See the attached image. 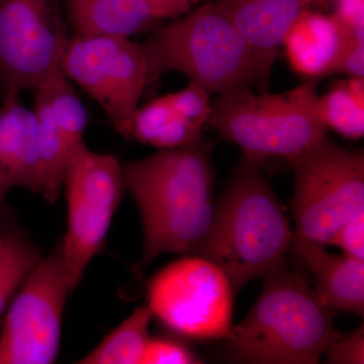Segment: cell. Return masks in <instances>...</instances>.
Returning <instances> with one entry per match:
<instances>
[{
  "label": "cell",
  "mask_w": 364,
  "mask_h": 364,
  "mask_svg": "<svg viewBox=\"0 0 364 364\" xmlns=\"http://www.w3.org/2000/svg\"><path fill=\"white\" fill-rule=\"evenodd\" d=\"M210 153L202 138L123 165L144 227L143 255L134 268L138 277L162 254H196L202 245L215 210Z\"/></svg>",
  "instance_id": "cell-1"
},
{
  "label": "cell",
  "mask_w": 364,
  "mask_h": 364,
  "mask_svg": "<svg viewBox=\"0 0 364 364\" xmlns=\"http://www.w3.org/2000/svg\"><path fill=\"white\" fill-rule=\"evenodd\" d=\"M293 231L262 163L244 157L228 184L195 255L221 268L234 294L286 263Z\"/></svg>",
  "instance_id": "cell-2"
},
{
  "label": "cell",
  "mask_w": 364,
  "mask_h": 364,
  "mask_svg": "<svg viewBox=\"0 0 364 364\" xmlns=\"http://www.w3.org/2000/svg\"><path fill=\"white\" fill-rule=\"evenodd\" d=\"M263 279L255 305L227 338L230 358L241 363H318L341 335L333 324L334 312L286 263Z\"/></svg>",
  "instance_id": "cell-3"
},
{
  "label": "cell",
  "mask_w": 364,
  "mask_h": 364,
  "mask_svg": "<svg viewBox=\"0 0 364 364\" xmlns=\"http://www.w3.org/2000/svg\"><path fill=\"white\" fill-rule=\"evenodd\" d=\"M318 100L313 81L275 95L238 88L220 93L208 124L225 141L240 147L244 157L291 165L327 135Z\"/></svg>",
  "instance_id": "cell-4"
},
{
  "label": "cell",
  "mask_w": 364,
  "mask_h": 364,
  "mask_svg": "<svg viewBox=\"0 0 364 364\" xmlns=\"http://www.w3.org/2000/svg\"><path fill=\"white\" fill-rule=\"evenodd\" d=\"M186 14L142 43L151 83L174 71L210 93L256 85L251 48L221 6L207 2Z\"/></svg>",
  "instance_id": "cell-5"
},
{
  "label": "cell",
  "mask_w": 364,
  "mask_h": 364,
  "mask_svg": "<svg viewBox=\"0 0 364 364\" xmlns=\"http://www.w3.org/2000/svg\"><path fill=\"white\" fill-rule=\"evenodd\" d=\"M291 166L296 222L291 247L301 257L331 245L337 232L364 212V156L342 149L326 135Z\"/></svg>",
  "instance_id": "cell-6"
},
{
  "label": "cell",
  "mask_w": 364,
  "mask_h": 364,
  "mask_svg": "<svg viewBox=\"0 0 364 364\" xmlns=\"http://www.w3.org/2000/svg\"><path fill=\"white\" fill-rule=\"evenodd\" d=\"M63 186L67 230L61 247L74 289L102 250L126 189L123 165L116 157L80 144L69 156Z\"/></svg>",
  "instance_id": "cell-7"
},
{
  "label": "cell",
  "mask_w": 364,
  "mask_h": 364,
  "mask_svg": "<svg viewBox=\"0 0 364 364\" xmlns=\"http://www.w3.org/2000/svg\"><path fill=\"white\" fill-rule=\"evenodd\" d=\"M234 296L221 268L198 255L174 261L147 284L153 316L171 331L196 340L230 336Z\"/></svg>",
  "instance_id": "cell-8"
},
{
  "label": "cell",
  "mask_w": 364,
  "mask_h": 364,
  "mask_svg": "<svg viewBox=\"0 0 364 364\" xmlns=\"http://www.w3.org/2000/svg\"><path fill=\"white\" fill-rule=\"evenodd\" d=\"M74 291L60 244L41 258L11 301L0 334V364L54 363Z\"/></svg>",
  "instance_id": "cell-9"
},
{
  "label": "cell",
  "mask_w": 364,
  "mask_h": 364,
  "mask_svg": "<svg viewBox=\"0 0 364 364\" xmlns=\"http://www.w3.org/2000/svg\"><path fill=\"white\" fill-rule=\"evenodd\" d=\"M60 70L92 97L121 133L151 85L142 43L116 36L70 37Z\"/></svg>",
  "instance_id": "cell-10"
},
{
  "label": "cell",
  "mask_w": 364,
  "mask_h": 364,
  "mask_svg": "<svg viewBox=\"0 0 364 364\" xmlns=\"http://www.w3.org/2000/svg\"><path fill=\"white\" fill-rule=\"evenodd\" d=\"M69 37L59 0H0V88L33 90L60 69Z\"/></svg>",
  "instance_id": "cell-11"
},
{
  "label": "cell",
  "mask_w": 364,
  "mask_h": 364,
  "mask_svg": "<svg viewBox=\"0 0 364 364\" xmlns=\"http://www.w3.org/2000/svg\"><path fill=\"white\" fill-rule=\"evenodd\" d=\"M253 53L256 85L267 91L284 36L305 0H215Z\"/></svg>",
  "instance_id": "cell-12"
},
{
  "label": "cell",
  "mask_w": 364,
  "mask_h": 364,
  "mask_svg": "<svg viewBox=\"0 0 364 364\" xmlns=\"http://www.w3.org/2000/svg\"><path fill=\"white\" fill-rule=\"evenodd\" d=\"M18 95H4L0 107V207L11 189L44 188L37 117Z\"/></svg>",
  "instance_id": "cell-13"
},
{
  "label": "cell",
  "mask_w": 364,
  "mask_h": 364,
  "mask_svg": "<svg viewBox=\"0 0 364 364\" xmlns=\"http://www.w3.org/2000/svg\"><path fill=\"white\" fill-rule=\"evenodd\" d=\"M352 39L334 14L306 7L287 31L282 47L291 70L314 79L334 75Z\"/></svg>",
  "instance_id": "cell-14"
},
{
  "label": "cell",
  "mask_w": 364,
  "mask_h": 364,
  "mask_svg": "<svg viewBox=\"0 0 364 364\" xmlns=\"http://www.w3.org/2000/svg\"><path fill=\"white\" fill-rule=\"evenodd\" d=\"M315 277V291L332 312L363 317L364 260L313 249L301 256Z\"/></svg>",
  "instance_id": "cell-15"
},
{
  "label": "cell",
  "mask_w": 364,
  "mask_h": 364,
  "mask_svg": "<svg viewBox=\"0 0 364 364\" xmlns=\"http://www.w3.org/2000/svg\"><path fill=\"white\" fill-rule=\"evenodd\" d=\"M75 35L130 38L159 21L147 0H66Z\"/></svg>",
  "instance_id": "cell-16"
},
{
  "label": "cell",
  "mask_w": 364,
  "mask_h": 364,
  "mask_svg": "<svg viewBox=\"0 0 364 364\" xmlns=\"http://www.w3.org/2000/svg\"><path fill=\"white\" fill-rule=\"evenodd\" d=\"M119 134L160 150L183 147L202 139V132L177 116L166 97L136 107Z\"/></svg>",
  "instance_id": "cell-17"
},
{
  "label": "cell",
  "mask_w": 364,
  "mask_h": 364,
  "mask_svg": "<svg viewBox=\"0 0 364 364\" xmlns=\"http://www.w3.org/2000/svg\"><path fill=\"white\" fill-rule=\"evenodd\" d=\"M152 311L145 305L135 309L79 364H141L149 342Z\"/></svg>",
  "instance_id": "cell-18"
},
{
  "label": "cell",
  "mask_w": 364,
  "mask_h": 364,
  "mask_svg": "<svg viewBox=\"0 0 364 364\" xmlns=\"http://www.w3.org/2000/svg\"><path fill=\"white\" fill-rule=\"evenodd\" d=\"M71 81L59 70L40 83L35 91V100H40L51 112L65 136L71 151L85 143L88 117L85 105L77 97Z\"/></svg>",
  "instance_id": "cell-19"
},
{
  "label": "cell",
  "mask_w": 364,
  "mask_h": 364,
  "mask_svg": "<svg viewBox=\"0 0 364 364\" xmlns=\"http://www.w3.org/2000/svg\"><path fill=\"white\" fill-rule=\"evenodd\" d=\"M318 111L328 130L349 140L364 136V78L337 81L324 95H318Z\"/></svg>",
  "instance_id": "cell-20"
},
{
  "label": "cell",
  "mask_w": 364,
  "mask_h": 364,
  "mask_svg": "<svg viewBox=\"0 0 364 364\" xmlns=\"http://www.w3.org/2000/svg\"><path fill=\"white\" fill-rule=\"evenodd\" d=\"M39 250L16 227L0 231V315L41 260Z\"/></svg>",
  "instance_id": "cell-21"
},
{
  "label": "cell",
  "mask_w": 364,
  "mask_h": 364,
  "mask_svg": "<svg viewBox=\"0 0 364 364\" xmlns=\"http://www.w3.org/2000/svg\"><path fill=\"white\" fill-rule=\"evenodd\" d=\"M165 97L177 116L196 130L202 132L203 127L208 124L212 114V102L210 91L205 86L189 80L186 88Z\"/></svg>",
  "instance_id": "cell-22"
},
{
  "label": "cell",
  "mask_w": 364,
  "mask_h": 364,
  "mask_svg": "<svg viewBox=\"0 0 364 364\" xmlns=\"http://www.w3.org/2000/svg\"><path fill=\"white\" fill-rule=\"evenodd\" d=\"M202 359L186 345L169 338H150L141 364H195Z\"/></svg>",
  "instance_id": "cell-23"
},
{
  "label": "cell",
  "mask_w": 364,
  "mask_h": 364,
  "mask_svg": "<svg viewBox=\"0 0 364 364\" xmlns=\"http://www.w3.org/2000/svg\"><path fill=\"white\" fill-rule=\"evenodd\" d=\"M325 355L327 363L333 364L364 363V328L358 327L350 334L335 339L330 345Z\"/></svg>",
  "instance_id": "cell-24"
},
{
  "label": "cell",
  "mask_w": 364,
  "mask_h": 364,
  "mask_svg": "<svg viewBox=\"0 0 364 364\" xmlns=\"http://www.w3.org/2000/svg\"><path fill=\"white\" fill-rule=\"evenodd\" d=\"M330 246H337L344 255L364 260V212L347 222L335 235Z\"/></svg>",
  "instance_id": "cell-25"
},
{
  "label": "cell",
  "mask_w": 364,
  "mask_h": 364,
  "mask_svg": "<svg viewBox=\"0 0 364 364\" xmlns=\"http://www.w3.org/2000/svg\"><path fill=\"white\" fill-rule=\"evenodd\" d=\"M333 14L353 39L364 40V0H336Z\"/></svg>",
  "instance_id": "cell-26"
},
{
  "label": "cell",
  "mask_w": 364,
  "mask_h": 364,
  "mask_svg": "<svg viewBox=\"0 0 364 364\" xmlns=\"http://www.w3.org/2000/svg\"><path fill=\"white\" fill-rule=\"evenodd\" d=\"M334 74L349 78H364V40L352 39Z\"/></svg>",
  "instance_id": "cell-27"
},
{
  "label": "cell",
  "mask_w": 364,
  "mask_h": 364,
  "mask_svg": "<svg viewBox=\"0 0 364 364\" xmlns=\"http://www.w3.org/2000/svg\"><path fill=\"white\" fill-rule=\"evenodd\" d=\"M158 20L184 16L191 11L188 0H147Z\"/></svg>",
  "instance_id": "cell-28"
},
{
  "label": "cell",
  "mask_w": 364,
  "mask_h": 364,
  "mask_svg": "<svg viewBox=\"0 0 364 364\" xmlns=\"http://www.w3.org/2000/svg\"><path fill=\"white\" fill-rule=\"evenodd\" d=\"M330 0H305L306 7L323 6L329 2Z\"/></svg>",
  "instance_id": "cell-29"
},
{
  "label": "cell",
  "mask_w": 364,
  "mask_h": 364,
  "mask_svg": "<svg viewBox=\"0 0 364 364\" xmlns=\"http://www.w3.org/2000/svg\"><path fill=\"white\" fill-rule=\"evenodd\" d=\"M188 1L189 2V4H193V2L198 1V0H188Z\"/></svg>",
  "instance_id": "cell-30"
}]
</instances>
